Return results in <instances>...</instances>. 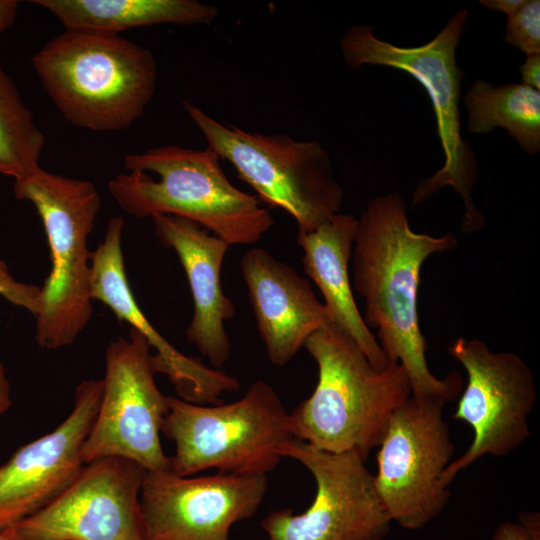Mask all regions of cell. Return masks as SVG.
I'll use <instances>...</instances> for the list:
<instances>
[{
    "label": "cell",
    "mask_w": 540,
    "mask_h": 540,
    "mask_svg": "<svg viewBox=\"0 0 540 540\" xmlns=\"http://www.w3.org/2000/svg\"><path fill=\"white\" fill-rule=\"evenodd\" d=\"M458 244L453 234L434 237L414 232L402 196L371 198L357 219L352 252L353 287L364 300L366 325L377 329L378 343L389 364H400L411 395L455 400L463 389L461 375L444 378L429 369L427 342L420 329L418 289L428 257Z\"/></svg>",
    "instance_id": "1"
},
{
    "label": "cell",
    "mask_w": 540,
    "mask_h": 540,
    "mask_svg": "<svg viewBox=\"0 0 540 540\" xmlns=\"http://www.w3.org/2000/svg\"><path fill=\"white\" fill-rule=\"evenodd\" d=\"M304 347L318 368L312 394L290 413L294 438L331 452H356L365 460L378 447L388 422L411 395L400 364L375 368L358 345L330 324Z\"/></svg>",
    "instance_id": "2"
},
{
    "label": "cell",
    "mask_w": 540,
    "mask_h": 540,
    "mask_svg": "<svg viewBox=\"0 0 540 540\" xmlns=\"http://www.w3.org/2000/svg\"><path fill=\"white\" fill-rule=\"evenodd\" d=\"M128 174L108 182L118 205L139 218L173 215L199 224L231 245L258 242L274 224L256 195L235 187L219 156L165 145L124 157Z\"/></svg>",
    "instance_id": "3"
},
{
    "label": "cell",
    "mask_w": 540,
    "mask_h": 540,
    "mask_svg": "<svg viewBox=\"0 0 540 540\" xmlns=\"http://www.w3.org/2000/svg\"><path fill=\"white\" fill-rule=\"evenodd\" d=\"M32 63L62 116L94 132L130 127L155 93L152 53L118 34L65 29L34 54Z\"/></svg>",
    "instance_id": "4"
},
{
    "label": "cell",
    "mask_w": 540,
    "mask_h": 540,
    "mask_svg": "<svg viewBox=\"0 0 540 540\" xmlns=\"http://www.w3.org/2000/svg\"><path fill=\"white\" fill-rule=\"evenodd\" d=\"M468 16L467 8L462 7L433 39L420 46L403 47L381 40L368 25L349 28L339 44L350 69L366 64L389 67L409 74L423 86L433 106L445 160L433 176L418 183L412 204L450 186L464 203L461 231L474 233L484 227L485 219L472 197L479 167L472 146L462 136L459 105L464 71L456 60Z\"/></svg>",
    "instance_id": "5"
},
{
    "label": "cell",
    "mask_w": 540,
    "mask_h": 540,
    "mask_svg": "<svg viewBox=\"0 0 540 540\" xmlns=\"http://www.w3.org/2000/svg\"><path fill=\"white\" fill-rule=\"evenodd\" d=\"M14 194L30 201L41 217L50 248L51 270L40 289L36 342L46 350L72 344L92 312L91 255L87 239L101 206L87 180L43 170L15 180Z\"/></svg>",
    "instance_id": "6"
},
{
    "label": "cell",
    "mask_w": 540,
    "mask_h": 540,
    "mask_svg": "<svg viewBox=\"0 0 540 540\" xmlns=\"http://www.w3.org/2000/svg\"><path fill=\"white\" fill-rule=\"evenodd\" d=\"M161 432L175 443L170 472L182 477L211 468L266 475L279 465L281 446L294 438L290 413L263 380L228 404L205 406L169 396Z\"/></svg>",
    "instance_id": "7"
},
{
    "label": "cell",
    "mask_w": 540,
    "mask_h": 540,
    "mask_svg": "<svg viewBox=\"0 0 540 540\" xmlns=\"http://www.w3.org/2000/svg\"><path fill=\"white\" fill-rule=\"evenodd\" d=\"M182 105L207 148L230 162L260 201L290 214L298 232L313 231L339 213L344 191L318 141L248 132L215 120L186 100Z\"/></svg>",
    "instance_id": "8"
},
{
    "label": "cell",
    "mask_w": 540,
    "mask_h": 540,
    "mask_svg": "<svg viewBox=\"0 0 540 540\" xmlns=\"http://www.w3.org/2000/svg\"><path fill=\"white\" fill-rule=\"evenodd\" d=\"M445 404L410 395L392 414L378 446L376 491L392 522L404 529L425 527L450 499L442 480L454 453Z\"/></svg>",
    "instance_id": "9"
},
{
    "label": "cell",
    "mask_w": 540,
    "mask_h": 540,
    "mask_svg": "<svg viewBox=\"0 0 540 540\" xmlns=\"http://www.w3.org/2000/svg\"><path fill=\"white\" fill-rule=\"evenodd\" d=\"M146 338L131 328L129 339L111 341L97 415L82 449L84 463L115 456L146 471H170L160 432L169 396L157 387L154 354Z\"/></svg>",
    "instance_id": "10"
},
{
    "label": "cell",
    "mask_w": 540,
    "mask_h": 540,
    "mask_svg": "<svg viewBox=\"0 0 540 540\" xmlns=\"http://www.w3.org/2000/svg\"><path fill=\"white\" fill-rule=\"evenodd\" d=\"M281 457L304 465L316 493L301 514L285 508L270 512L261 527L269 540H383L391 518L376 491L374 475L356 452L331 453L297 438L284 443Z\"/></svg>",
    "instance_id": "11"
},
{
    "label": "cell",
    "mask_w": 540,
    "mask_h": 540,
    "mask_svg": "<svg viewBox=\"0 0 540 540\" xmlns=\"http://www.w3.org/2000/svg\"><path fill=\"white\" fill-rule=\"evenodd\" d=\"M448 353L467 373L453 419L466 422L473 439L444 471L447 486L480 458L504 457L525 442L537 400L533 373L518 355L496 352L480 340L462 337L449 345Z\"/></svg>",
    "instance_id": "12"
},
{
    "label": "cell",
    "mask_w": 540,
    "mask_h": 540,
    "mask_svg": "<svg viewBox=\"0 0 540 540\" xmlns=\"http://www.w3.org/2000/svg\"><path fill=\"white\" fill-rule=\"evenodd\" d=\"M145 473L121 457L92 460L54 500L15 523L16 530L24 540H145Z\"/></svg>",
    "instance_id": "13"
},
{
    "label": "cell",
    "mask_w": 540,
    "mask_h": 540,
    "mask_svg": "<svg viewBox=\"0 0 540 540\" xmlns=\"http://www.w3.org/2000/svg\"><path fill=\"white\" fill-rule=\"evenodd\" d=\"M266 490L264 474L189 478L146 471L140 492L145 540H229L232 525L256 513Z\"/></svg>",
    "instance_id": "14"
},
{
    "label": "cell",
    "mask_w": 540,
    "mask_h": 540,
    "mask_svg": "<svg viewBox=\"0 0 540 540\" xmlns=\"http://www.w3.org/2000/svg\"><path fill=\"white\" fill-rule=\"evenodd\" d=\"M103 380L82 381L72 411L53 431L19 448L0 466V529L45 507L79 475L82 449L98 412Z\"/></svg>",
    "instance_id": "15"
},
{
    "label": "cell",
    "mask_w": 540,
    "mask_h": 540,
    "mask_svg": "<svg viewBox=\"0 0 540 540\" xmlns=\"http://www.w3.org/2000/svg\"><path fill=\"white\" fill-rule=\"evenodd\" d=\"M123 225L122 217L111 218L104 240L92 252V299L108 306L119 320L129 323L156 349V371L168 376L181 399L201 405L219 404L222 394L239 390L238 379L182 354L151 325L128 283L121 247Z\"/></svg>",
    "instance_id": "16"
},
{
    "label": "cell",
    "mask_w": 540,
    "mask_h": 540,
    "mask_svg": "<svg viewBox=\"0 0 540 540\" xmlns=\"http://www.w3.org/2000/svg\"><path fill=\"white\" fill-rule=\"evenodd\" d=\"M240 267L268 358L284 366L330 315L309 281L265 249L250 248Z\"/></svg>",
    "instance_id": "17"
},
{
    "label": "cell",
    "mask_w": 540,
    "mask_h": 540,
    "mask_svg": "<svg viewBox=\"0 0 540 540\" xmlns=\"http://www.w3.org/2000/svg\"><path fill=\"white\" fill-rule=\"evenodd\" d=\"M152 221L157 238L176 252L189 282L194 314L187 339L219 369L231 353L225 322L235 315V306L221 284V267L230 245L185 218L158 215Z\"/></svg>",
    "instance_id": "18"
},
{
    "label": "cell",
    "mask_w": 540,
    "mask_h": 540,
    "mask_svg": "<svg viewBox=\"0 0 540 540\" xmlns=\"http://www.w3.org/2000/svg\"><path fill=\"white\" fill-rule=\"evenodd\" d=\"M357 218L338 213L310 232H298L305 273L324 298L332 324L347 334L377 369L389 362L377 338L366 325L352 292L349 263L352 257Z\"/></svg>",
    "instance_id": "19"
},
{
    "label": "cell",
    "mask_w": 540,
    "mask_h": 540,
    "mask_svg": "<svg viewBox=\"0 0 540 540\" xmlns=\"http://www.w3.org/2000/svg\"><path fill=\"white\" fill-rule=\"evenodd\" d=\"M66 29L118 32L157 24L211 23L216 7L195 0H35Z\"/></svg>",
    "instance_id": "20"
},
{
    "label": "cell",
    "mask_w": 540,
    "mask_h": 540,
    "mask_svg": "<svg viewBox=\"0 0 540 540\" xmlns=\"http://www.w3.org/2000/svg\"><path fill=\"white\" fill-rule=\"evenodd\" d=\"M471 134L504 128L519 146L533 156L540 150V91L521 83L494 87L476 79L463 96Z\"/></svg>",
    "instance_id": "21"
},
{
    "label": "cell",
    "mask_w": 540,
    "mask_h": 540,
    "mask_svg": "<svg viewBox=\"0 0 540 540\" xmlns=\"http://www.w3.org/2000/svg\"><path fill=\"white\" fill-rule=\"evenodd\" d=\"M45 145L32 113L0 64V174L24 178L39 166Z\"/></svg>",
    "instance_id": "22"
},
{
    "label": "cell",
    "mask_w": 540,
    "mask_h": 540,
    "mask_svg": "<svg viewBox=\"0 0 540 540\" xmlns=\"http://www.w3.org/2000/svg\"><path fill=\"white\" fill-rule=\"evenodd\" d=\"M504 39L526 55L540 54V1L525 0L507 17Z\"/></svg>",
    "instance_id": "23"
},
{
    "label": "cell",
    "mask_w": 540,
    "mask_h": 540,
    "mask_svg": "<svg viewBox=\"0 0 540 540\" xmlns=\"http://www.w3.org/2000/svg\"><path fill=\"white\" fill-rule=\"evenodd\" d=\"M40 289L41 287L36 285L16 281L9 273L6 264L0 260V295L9 302L36 315L39 307Z\"/></svg>",
    "instance_id": "24"
},
{
    "label": "cell",
    "mask_w": 540,
    "mask_h": 540,
    "mask_svg": "<svg viewBox=\"0 0 540 540\" xmlns=\"http://www.w3.org/2000/svg\"><path fill=\"white\" fill-rule=\"evenodd\" d=\"M490 540H540L539 512H521L517 522H502Z\"/></svg>",
    "instance_id": "25"
},
{
    "label": "cell",
    "mask_w": 540,
    "mask_h": 540,
    "mask_svg": "<svg viewBox=\"0 0 540 540\" xmlns=\"http://www.w3.org/2000/svg\"><path fill=\"white\" fill-rule=\"evenodd\" d=\"M522 83L540 91V54L527 55L519 67Z\"/></svg>",
    "instance_id": "26"
},
{
    "label": "cell",
    "mask_w": 540,
    "mask_h": 540,
    "mask_svg": "<svg viewBox=\"0 0 540 540\" xmlns=\"http://www.w3.org/2000/svg\"><path fill=\"white\" fill-rule=\"evenodd\" d=\"M17 10L18 1L0 0V35L13 25Z\"/></svg>",
    "instance_id": "27"
},
{
    "label": "cell",
    "mask_w": 540,
    "mask_h": 540,
    "mask_svg": "<svg viewBox=\"0 0 540 540\" xmlns=\"http://www.w3.org/2000/svg\"><path fill=\"white\" fill-rule=\"evenodd\" d=\"M525 0H481L479 3L490 9L500 13H504L507 17L516 12Z\"/></svg>",
    "instance_id": "28"
},
{
    "label": "cell",
    "mask_w": 540,
    "mask_h": 540,
    "mask_svg": "<svg viewBox=\"0 0 540 540\" xmlns=\"http://www.w3.org/2000/svg\"><path fill=\"white\" fill-rule=\"evenodd\" d=\"M10 385L6 377L5 368L0 360V416L11 406Z\"/></svg>",
    "instance_id": "29"
},
{
    "label": "cell",
    "mask_w": 540,
    "mask_h": 540,
    "mask_svg": "<svg viewBox=\"0 0 540 540\" xmlns=\"http://www.w3.org/2000/svg\"><path fill=\"white\" fill-rule=\"evenodd\" d=\"M0 540H24L16 530L15 525L0 529Z\"/></svg>",
    "instance_id": "30"
}]
</instances>
